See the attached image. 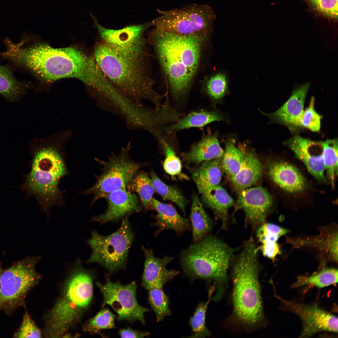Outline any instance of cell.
I'll return each mask as SVG.
<instances>
[{
    "mask_svg": "<svg viewBox=\"0 0 338 338\" xmlns=\"http://www.w3.org/2000/svg\"><path fill=\"white\" fill-rule=\"evenodd\" d=\"M6 60L13 67L26 70L45 81L64 78L81 80L90 91L97 90L106 78L94 58L74 47L54 48L45 44L30 43L23 35L8 44Z\"/></svg>",
    "mask_w": 338,
    "mask_h": 338,
    "instance_id": "1",
    "label": "cell"
},
{
    "mask_svg": "<svg viewBox=\"0 0 338 338\" xmlns=\"http://www.w3.org/2000/svg\"><path fill=\"white\" fill-rule=\"evenodd\" d=\"M150 36L172 99L183 105L187 100L207 38L202 35L180 36L155 28Z\"/></svg>",
    "mask_w": 338,
    "mask_h": 338,
    "instance_id": "2",
    "label": "cell"
},
{
    "mask_svg": "<svg viewBox=\"0 0 338 338\" xmlns=\"http://www.w3.org/2000/svg\"><path fill=\"white\" fill-rule=\"evenodd\" d=\"M72 134L71 130H65L44 139L35 138L32 142L33 160L25 187L37 198L48 218L52 206L63 205L62 193L58 184L67 173L63 150Z\"/></svg>",
    "mask_w": 338,
    "mask_h": 338,
    "instance_id": "3",
    "label": "cell"
},
{
    "mask_svg": "<svg viewBox=\"0 0 338 338\" xmlns=\"http://www.w3.org/2000/svg\"><path fill=\"white\" fill-rule=\"evenodd\" d=\"M94 59L100 69L116 89L130 100L137 104L144 100L156 106L161 104V95L154 88V82L147 67L136 65L121 58L103 42L96 45Z\"/></svg>",
    "mask_w": 338,
    "mask_h": 338,
    "instance_id": "4",
    "label": "cell"
},
{
    "mask_svg": "<svg viewBox=\"0 0 338 338\" xmlns=\"http://www.w3.org/2000/svg\"><path fill=\"white\" fill-rule=\"evenodd\" d=\"M74 269L64 286L59 298L46 317V335L64 336L80 320L93 295V277L76 260Z\"/></svg>",
    "mask_w": 338,
    "mask_h": 338,
    "instance_id": "5",
    "label": "cell"
},
{
    "mask_svg": "<svg viewBox=\"0 0 338 338\" xmlns=\"http://www.w3.org/2000/svg\"><path fill=\"white\" fill-rule=\"evenodd\" d=\"M258 250L250 239L244 243L233 268V300L238 318L249 324L258 322L263 313L258 280Z\"/></svg>",
    "mask_w": 338,
    "mask_h": 338,
    "instance_id": "6",
    "label": "cell"
},
{
    "mask_svg": "<svg viewBox=\"0 0 338 338\" xmlns=\"http://www.w3.org/2000/svg\"><path fill=\"white\" fill-rule=\"evenodd\" d=\"M233 248L213 235H206L182 251L180 260L183 269L193 278L224 279L234 253Z\"/></svg>",
    "mask_w": 338,
    "mask_h": 338,
    "instance_id": "7",
    "label": "cell"
},
{
    "mask_svg": "<svg viewBox=\"0 0 338 338\" xmlns=\"http://www.w3.org/2000/svg\"><path fill=\"white\" fill-rule=\"evenodd\" d=\"M39 256L28 257L3 270L0 276V312L12 315L26 305L28 293L41 279L35 269Z\"/></svg>",
    "mask_w": 338,
    "mask_h": 338,
    "instance_id": "8",
    "label": "cell"
},
{
    "mask_svg": "<svg viewBox=\"0 0 338 338\" xmlns=\"http://www.w3.org/2000/svg\"><path fill=\"white\" fill-rule=\"evenodd\" d=\"M131 148L129 143L119 154L112 152L107 161L95 158L102 166L101 172L95 176V184L82 193L94 195L91 205L113 192L126 188L135 174L146 165L133 160L129 153Z\"/></svg>",
    "mask_w": 338,
    "mask_h": 338,
    "instance_id": "9",
    "label": "cell"
},
{
    "mask_svg": "<svg viewBox=\"0 0 338 338\" xmlns=\"http://www.w3.org/2000/svg\"><path fill=\"white\" fill-rule=\"evenodd\" d=\"M158 11L161 16L152 21L155 28L180 36H208L216 18L213 8L206 4Z\"/></svg>",
    "mask_w": 338,
    "mask_h": 338,
    "instance_id": "10",
    "label": "cell"
},
{
    "mask_svg": "<svg viewBox=\"0 0 338 338\" xmlns=\"http://www.w3.org/2000/svg\"><path fill=\"white\" fill-rule=\"evenodd\" d=\"M134 238L128 216L123 219L119 228L110 235L102 236L96 231H92L87 241L92 253L86 262L99 264L110 273L125 268Z\"/></svg>",
    "mask_w": 338,
    "mask_h": 338,
    "instance_id": "11",
    "label": "cell"
},
{
    "mask_svg": "<svg viewBox=\"0 0 338 338\" xmlns=\"http://www.w3.org/2000/svg\"><path fill=\"white\" fill-rule=\"evenodd\" d=\"M95 25L103 41L119 56L136 65L147 67L146 41L145 33L153 26L152 21L140 24L127 26L120 29L106 28L91 16Z\"/></svg>",
    "mask_w": 338,
    "mask_h": 338,
    "instance_id": "12",
    "label": "cell"
},
{
    "mask_svg": "<svg viewBox=\"0 0 338 338\" xmlns=\"http://www.w3.org/2000/svg\"><path fill=\"white\" fill-rule=\"evenodd\" d=\"M96 284L103 295L102 306L110 305L117 314L118 320L139 321L145 324L144 314L149 310L141 306L137 301L135 282L124 285L107 279L104 284L98 282Z\"/></svg>",
    "mask_w": 338,
    "mask_h": 338,
    "instance_id": "13",
    "label": "cell"
},
{
    "mask_svg": "<svg viewBox=\"0 0 338 338\" xmlns=\"http://www.w3.org/2000/svg\"><path fill=\"white\" fill-rule=\"evenodd\" d=\"M275 295L280 302L281 310L293 313L300 319L302 327L300 337H310L322 331L337 333V317L324 310L317 304L306 305Z\"/></svg>",
    "mask_w": 338,
    "mask_h": 338,
    "instance_id": "14",
    "label": "cell"
},
{
    "mask_svg": "<svg viewBox=\"0 0 338 338\" xmlns=\"http://www.w3.org/2000/svg\"><path fill=\"white\" fill-rule=\"evenodd\" d=\"M272 203V197L267 190L257 186L238 192L236 208L243 211L246 223L259 227L265 223Z\"/></svg>",
    "mask_w": 338,
    "mask_h": 338,
    "instance_id": "15",
    "label": "cell"
},
{
    "mask_svg": "<svg viewBox=\"0 0 338 338\" xmlns=\"http://www.w3.org/2000/svg\"><path fill=\"white\" fill-rule=\"evenodd\" d=\"M284 145L292 150L295 157L302 161L310 173L318 182H327L322 151L315 149L321 146L320 142L295 135L285 141Z\"/></svg>",
    "mask_w": 338,
    "mask_h": 338,
    "instance_id": "16",
    "label": "cell"
},
{
    "mask_svg": "<svg viewBox=\"0 0 338 338\" xmlns=\"http://www.w3.org/2000/svg\"><path fill=\"white\" fill-rule=\"evenodd\" d=\"M107 207L105 212L95 216L91 221L102 224L110 221H116L130 215L139 212L141 207L136 195L127 188L113 192L105 198Z\"/></svg>",
    "mask_w": 338,
    "mask_h": 338,
    "instance_id": "17",
    "label": "cell"
},
{
    "mask_svg": "<svg viewBox=\"0 0 338 338\" xmlns=\"http://www.w3.org/2000/svg\"><path fill=\"white\" fill-rule=\"evenodd\" d=\"M145 256L144 269L142 284L146 289L162 288L167 282L179 273L178 271L169 269L167 265L173 259L166 255L162 258L156 257L153 251L142 247Z\"/></svg>",
    "mask_w": 338,
    "mask_h": 338,
    "instance_id": "18",
    "label": "cell"
},
{
    "mask_svg": "<svg viewBox=\"0 0 338 338\" xmlns=\"http://www.w3.org/2000/svg\"><path fill=\"white\" fill-rule=\"evenodd\" d=\"M310 85V82H307L295 88L287 100L275 111L269 114L261 113L271 122L282 124L290 128L297 127L304 110L305 100Z\"/></svg>",
    "mask_w": 338,
    "mask_h": 338,
    "instance_id": "19",
    "label": "cell"
},
{
    "mask_svg": "<svg viewBox=\"0 0 338 338\" xmlns=\"http://www.w3.org/2000/svg\"><path fill=\"white\" fill-rule=\"evenodd\" d=\"M268 173L274 182L287 192H300L307 187L306 180L301 173L295 166L287 162H270L268 165Z\"/></svg>",
    "mask_w": 338,
    "mask_h": 338,
    "instance_id": "20",
    "label": "cell"
},
{
    "mask_svg": "<svg viewBox=\"0 0 338 338\" xmlns=\"http://www.w3.org/2000/svg\"><path fill=\"white\" fill-rule=\"evenodd\" d=\"M152 205L157 212L154 217L155 220L154 225L158 228L156 235L167 229L174 230L179 234L191 229L189 220L180 215L171 205L153 198Z\"/></svg>",
    "mask_w": 338,
    "mask_h": 338,
    "instance_id": "21",
    "label": "cell"
},
{
    "mask_svg": "<svg viewBox=\"0 0 338 338\" xmlns=\"http://www.w3.org/2000/svg\"><path fill=\"white\" fill-rule=\"evenodd\" d=\"M224 153L215 133L203 136L190 150L182 156L186 163L197 165L205 161L221 158Z\"/></svg>",
    "mask_w": 338,
    "mask_h": 338,
    "instance_id": "22",
    "label": "cell"
},
{
    "mask_svg": "<svg viewBox=\"0 0 338 338\" xmlns=\"http://www.w3.org/2000/svg\"><path fill=\"white\" fill-rule=\"evenodd\" d=\"M219 121H228L223 113L217 110L198 109L185 114L176 122L165 127L164 131L170 136L182 130L203 127L212 122Z\"/></svg>",
    "mask_w": 338,
    "mask_h": 338,
    "instance_id": "23",
    "label": "cell"
},
{
    "mask_svg": "<svg viewBox=\"0 0 338 338\" xmlns=\"http://www.w3.org/2000/svg\"><path fill=\"white\" fill-rule=\"evenodd\" d=\"M203 202L221 220L222 227L225 228L228 220V211L234 201L223 187L218 185L212 187L201 194Z\"/></svg>",
    "mask_w": 338,
    "mask_h": 338,
    "instance_id": "24",
    "label": "cell"
},
{
    "mask_svg": "<svg viewBox=\"0 0 338 338\" xmlns=\"http://www.w3.org/2000/svg\"><path fill=\"white\" fill-rule=\"evenodd\" d=\"M32 88L30 82L15 77L10 65L0 64V95L7 100L13 103L19 101Z\"/></svg>",
    "mask_w": 338,
    "mask_h": 338,
    "instance_id": "25",
    "label": "cell"
},
{
    "mask_svg": "<svg viewBox=\"0 0 338 338\" xmlns=\"http://www.w3.org/2000/svg\"><path fill=\"white\" fill-rule=\"evenodd\" d=\"M264 166L253 153H244L243 163L237 174L231 179L238 192L249 187L261 177Z\"/></svg>",
    "mask_w": 338,
    "mask_h": 338,
    "instance_id": "26",
    "label": "cell"
},
{
    "mask_svg": "<svg viewBox=\"0 0 338 338\" xmlns=\"http://www.w3.org/2000/svg\"><path fill=\"white\" fill-rule=\"evenodd\" d=\"M221 158L204 161L192 172V176L199 192L218 185L222 178Z\"/></svg>",
    "mask_w": 338,
    "mask_h": 338,
    "instance_id": "27",
    "label": "cell"
},
{
    "mask_svg": "<svg viewBox=\"0 0 338 338\" xmlns=\"http://www.w3.org/2000/svg\"><path fill=\"white\" fill-rule=\"evenodd\" d=\"M190 220L193 243L201 240L213 228L212 221L196 195H193L192 198Z\"/></svg>",
    "mask_w": 338,
    "mask_h": 338,
    "instance_id": "28",
    "label": "cell"
},
{
    "mask_svg": "<svg viewBox=\"0 0 338 338\" xmlns=\"http://www.w3.org/2000/svg\"><path fill=\"white\" fill-rule=\"evenodd\" d=\"M128 187L137 193L145 211L154 209L153 196L155 191L151 179L146 173L139 171L133 178Z\"/></svg>",
    "mask_w": 338,
    "mask_h": 338,
    "instance_id": "29",
    "label": "cell"
},
{
    "mask_svg": "<svg viewBox=\"0 0 338 338\" xmlns=\"http://www.w3.org/2000/svg\"><path fill=\"white\" fill-rule=\"evenodd\" d=\"M337 269L324 268L318 273L310 276H300L292 284L291 288L312 286L319 288H324L338 282Z\"/></svg>",
    "mask_w": 338,
    "mask_h": 338,
    "instance_id": "30",
    "label": "cell"
},
{
    "mask_svg": "<svg viewBox=\"0 0 338 338\" xmlns=\"http://www.w3.org/2000/svg\"><path fill=\"white\" fill-rule=\"evenodd\" d=\"M202 91L215 106L228 91V77L226 74L218 72L208 77L204 82Z\"/></svg>",
    "mask_w": 338,
    "mask_h": 338,
    "instance_id": "31",
    "label": "cell"
},
{
    "mask_svg": "<svg viewBox=\"0 0 338 338\" xmlns=\"http://www.w3.org/2000/svg\"><path fill=\"white\" fill-rule=\"evenodd\" d=\"M233 140L226 142V148L221 161L222 170L231 179L239 171L244 156L240 149L234 145Z\"/></svg>",
    "mask_w": 338,
    "mask_h": 338,
    "instance_id": "32",
    "label": "cell"
},
{
    "mask_svg": "<svg viewBox=\"0 0 338 338\" xmlns=\"http://www.w3.org/2000/svg\"><path fill=\"white\" fill-rule=\"evenodd\" d=\"M322 148V155L326 176L333 188L335 176L338 174V139L320 141Z\"/></svg>",
    "mask_w": 338,
    "mask_h": 338,
    "instance_id": "33",
    "label": "cell"
},
{
    "mask_svg": "<svg viewBox=\"0 0 338 338\" xmlns=\"http://www.w3.org/2000/svg\"><path fill=\"white\" fill-rule=\"evenodd\" d=\"M150 176L155 191L164 200L176 204L185 214V200L180 191L175 186L165 183L152 170L151 172Z\"/></svg>",
    "mask_w": 338,
    "mask_h": 338,
    "instance_id": "34",
    "label": "cell"
},
{
    "mask_svg": "<svg viewBox=\"0 0 338 338\" xmlns=\"http://www.w3.org/2000/svg\"><path fill=\"white\" fill-rule=\"evenodd\" d=\"M166 134L156 138L165 155L163 167L169 175L174 176L179 175L182 170V164L179 158L176 154L172 144Z\"/></svg>",
    "mask_w": 338,
    "mask_h": 338,
    "instance_id": "35",
    "label": "cell"
},
{
    "mask_svg": "<svg viewBox=\"0 0 338 338\" xmlns=\"http://www.w3.org/2000/svg\"><path fill=\"white\" fill-rule=\"evenodd\" d=\"M148 299L155 313L157 322L171 315L168 298L162 288H154L148 290Z\"/></svg>",
    "mask_w": 338,
    "mask_h": 338,
    "instance_id": "36",
    "label": "cell"
},
{
    "mask_svg": "<svg viewBox=\"0 0 338 338\" xmlns=\"http://www.w3.org/2000/svg\"><path fill=\"white\" fill-rule=\"evenodd\" d=\"M115 315L109 309H104L85 323L84 330L93 334L102 330L113 328L115 327Z\"/></svg>",
    "mask_w": 338,
    "mask_h": 338,
    "instance_id": "37",
    "label": "cell"
},
{
    "mask_svg": "<svg viewBox=\"0 0 338 338\" xmlns=\"http://www.w3.org/2000/svg\"><path fill=\"white\" fill-rule=\"evenodd\" d=\"M289 230L274 224L264 223L259 226L256 232V236L262 244L272 245L278 243L277 240Z\"/></svg>",
    "mask_w": 338,
    "mask_h": 338,
    "instance_id": "38",
    "label": "cell"
},
{
    "mask_svg": "<svg viewBox=\"0 0 338 338\" xmlns=\"http://www.w3.org/2000/svg\"><path fill=\"white\" fill-rule=\"evenodd\" d=\"M209 299L206 302H202L198 306L190 324L193 333L192 337L200 338L208 336L210 333L205 325L206 312Z\"/></svg>",
    "mask_w": 338,
    "mask_h": 338,
    "instance_id": "39",
    "label": "cell"
},
{
    "mask_svg": "<svg viewBox=\"0 0 338 338\" xmlns=\"http://www.w3.org/2000/svg\"><path fill=\"white\" fill-rule=\"evenodd\" d=\"M315 98L312 96L308 107L303 112L297 125L314 132L319 131L321 126L322 116L314 109Z\"/></svg>",
    "mask_w": 338,
    "mask_h": 338,
    "instance_id": "40",
    "label": "cell"
},
{
    "mask_svg": "<svg viewBox=\"0 0 338 338\" xmlns=\"http://www.w3.org/2000/svg\"><path fill=\"white\" fill-rule=\"evenodd\" d=\"M42 333L27 311L23 315L20 327L13 334L14 338H41Z\"/></svg>",
    "mask_w": 338,
    "mask_h": 338,
    "instance_id": "41",
    "label": "cell"
},
{
    "mask_svg": "<svg viewBox=\"0 0 338 338\" xmlns=\"http://www.w3.org/2000/svg\"><path fill=\"white\" fill-rule=\"evenodd\" d=\"M318 12L328 17L338 18V0H308Z\"/></svg>",
    "mask_w": 338,
    "mask_h": 338,
    "instance_id": "42",
    "label": "cell"
},
{
    "mask_svg": "<svg viewBox=\"0 0 338 338\" xmlns=\"http://www.w3.org/2000/svg\"><path fill=\"white\" fill-rule=\"evenodd\" d=\"M119 334L122 338H143L149 335V333L147 332H142L130 328L120 330Z\"/></svg>",
    "mask_w": 338,
    "mask_h": 338,
    "instance_id": "43",
    "label": "cell"
},
{
    "mask_svg": "<svg viewBox=\"0 0 338 338\" xmlns=\"http://www.w3.org/2000/svg\"><path fill=\"white\" fill-rule=\"evenodd\" d=\"M3 270V269L1 267V263H0V276L1 275V274Z\"/></svg>",
    "mask_w": 338,
    "mask_h": 338,
    "instance_id": "44",
    "label": "cell"
}]
</instances>
